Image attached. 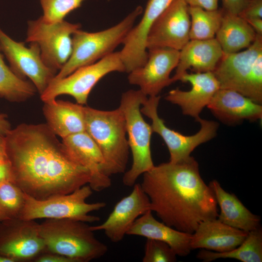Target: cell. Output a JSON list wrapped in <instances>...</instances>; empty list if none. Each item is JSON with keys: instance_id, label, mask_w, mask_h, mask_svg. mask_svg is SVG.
Segmentation results:
<instances>
[{"instance_id": "cell-1", "label": "cell", "mask_w": 262, "mask_h": 262, "mask_svg": "<svg viewBox=\"0 0 262 262\" xmlns=\"http://www.w3.org/2000/svg\"><path fill=\"white\" fill-rule=\"evenodd\" d=\"M14 182L39 200L89 184V171L76 162L46 123H22L5 136Z\"/></svg>"}, {"instance_id": "cell-2", "label": "cell", "mask_w": 262, "mask_h": 262, "mask_svg": "<svg viewBox=\"0 0 262 262\" xmlns=\"http://www.w3.org/2000/svg\"><path fill=\"white\" fill-rule=\"evenodd\" d=\"M143 175L140 184L149 198L150 210L166 225L192 234L201 222L217 217L213 193L193 157L154 165Z\"/></svg>"}, {"instance_id": "cell-3", "label": "cell", "mask_w": 262, "mask_h": 262, "mask_svg": "<svg viewBox=\"0 0 262 262\" xmlns=\"http://www.w3.org/2000/svg\"><path fill=\"white\" fill-rule=\"evenodd\" d=\"M85 131L103 156L102 172L110 177L125 172L129 156L126 121L121 110L111 111L84 106Z\"/></svg>"}, {"instance_id": "cell-4", "label": "cell", "mask_w": 262, "mask_h": 262, "mask_svg": "<svg viewBox=\"0 0 262 262\" xmlns=\"http://www.w3.org/2000/svg\"><path fill=\"white\" fill-rule=\"evenodd\" d=\"M38 228L46 252L66 256L73 262H88L102 257L108 251L107 246L96 237L86 222L46 219Z\"/></svg>"}, {"instance_id": "cell-5", "label": "cell", "mask_w": 262, "mask_h": 262, "mask_svg": "<svg viewBox=\"0 0 262 262\" xmlns=\"http://www.w3.org/2000/svg\"><path fill=\"white\" fill-rule=\"evenodd\" d=\"M142 12V7L138 6L120 22L109 28L94 33L81 29L77 31L72 36L71 55L53 80L63 78L78 68L93 64L113 52L123 43Z\"/></svg>"}, {"instance_id": "cell-6", "label": "cell", "mask_w": 262, "mask_h": 262, "mask_svg": "<svg viewBox=\"0 0 262 262\" xmlns=\"http://www.w3.org/2000/svg\"><path fill=\"white\" fill-rule=\"evenodd\" d=\"M147 98L140 90H129L122 94L119 107L125 117L128 144L132 156L131 167L122 178L123 183L128 187L133 186L139 176L154 166L150 149L152 130L140 111Z\"/></svg>"}, {"instance_id": "cell-7", "label": "cell", "mask_w": 262, "mask_h": 262, "mask_svg": "<svg viewBox=\"0 0 262 262\" xmlns=\"http://www.w3.org/2000/svg\"><path fill=\"white\" fill-rule=\"evenodd\" d=\"M89 185H85L71 193L60 195L45 199H35L26 194L25 204L20 218L34 220L37 219H70L86 223L100 220L90 213L104 208V202L92 203L86 199L93 194Z\"/></svg>"}, {"instance_id": "cell-8", "label": "cell", "mask_w": 262, "mask_h": 262, "mask_svg": "<svg viewBox=\"0 0 262 262\" xmlns=\"http://www.w3.org/2000/svg\"><path fill=\"white\" fill-rule=\"evenodd\" d=\"M113 72H125L119 51L113 52L93 64L79 67L63 78L52 80L40 95V98L44 103L54 100L60 95H68L73 97L77 103L86 104L94 86L105 75Z\"/></svg>"}, {"instance_id": "cell-9", "label": "cell", "mask_w": 262, "mask_h": 262, "mask_svg": "<svg viewBox=\"0 0 262 262\" xmlns=\"http://www.w3.org/2000/svg\"><path fill=\"white\" fill-rule=\"evenodd\" d=\"M81 28L79 23L65 20L47 23L40 16L28 21L25 42L37 44L45 64L57 72L69 59L72 50V36Z\"/></svg>"}, {"instance_id": "cell-10", "label": "cell", "mask_w": 262, "mask_h": 262, "mask_svg": "<svg viewBox=\"0 0 262 262\" xmlns=\"http://www.w3.org/2000/svg\"><path fill=\"white\" fill-rule=\"evenodd\" d=\"M160 100L158 95L149 97L142 105L140 111L151 120L152 131L160 135L165 143L169 152V162L178 163L188 159L197 147L216 136L218 123L200 117L196 121L200 123V129L193 135H185L168 128L158 115Z\"/></svg>"}, {"instance_id": "cell-11", "label": "cell", "mask_w": 262, "mask_h": 262, "mask_svg": "<svg viewBox=\"0 0 262 262\" xmlns=\"http://www.w3.org/2000/svg\"><path fill=\"white\" fill-rule=\"evenodd\" d=\"M262 53V35L257 34L253 43L245 50L223 54L212 72L220 89L236 91L250 99L255 98L254 62Z\"/></svg>"}, {"instance_id": "cell-12", "label": "cell", "mask_w": 262, "mask_h": 262, "mask_svg": "<svg viewBox=\"0 0 262 262\" xmlns=\"http://www.w3.org/2000/svg\"><path fill=\"white\" fill-rule=\"evenodd\" d=\"M0 50L12 70L21 78H29L40 95L57 74L44 62L37 44L30 43V47H26L24 42L14 40L0 28Z\"/></svg>"}, {"instance_id": "cell-13", "label": "cell", "mask_w": 262, "mask_h": 262, "mask_svg": "<svg viewBox=\"0 0 262 262\" xmlns=\"http://www.w3.org/2000/svg\"><path fill=\"white\" fill-rule=\"evenodd\" d=\"M38 225L20 218L0 223V255L14 262H34L45 253Z\"/></svg>"}, {"instance_id": "cell-14", "label": "cell", "mask_w": 262, "mask_h": 262, "mask_svg": "<svg viewBox=\"0 0 262 262\" xmlns=\"http://www.w3.org/2000/svg\"><path fill=\"white\" fill-rule=\"evenodd\" d=\"M188 8L184 0H174L151 26L147 38V49L167 48L181 50L190 40Z\"/></svg>"}, {"instance_id": "cell-15", "label": "cell", "mask_w": 262, "mask_h": 262, "mask_svg": "<svg viewBox=\"0 0 262 262\" xmlns=\"http://www.w3.org/2000/svg\"><path fill=\"white\" fill-rule=\"evenodd\" d=\"M179 56V50L170 48L148 49L145 64L129 73V83L139 86L147 96H158L172 83L170 75L178 64Z\"/></svg>"}, {"instance_id": "cell-16", "label": "cell", "mask_w": 262, "mask_h": 262, "mask_svg": "<svg viewBox=\"0 0 262 262\" xmlns=\"http://www.w3.org/2000/svg\"><path fill=\"white\" fill-rule=\"evenodd\" d=\"M131 193L115 206L107 219L102 224L91 226L94 231L102 230L113 243L120 242L135 220L150 210L148 197L140 183H135Z\"/></svg>"}, {"instance_id": "cell-17", "label": "cell", "mask_w": 262, "mask_h": 262, "mask_svg": "<svg viewBox=\"0 0 262 262\" xmlns=\"http://www.w3.org/2000/svg\"><path fill=\"white\" fill-rule=\"evenodd\" d=\"M179 81L189 82V91L173 89L165 97L166 100L178 105L183 114L197 121L203 109L220 89L219 83L212 72L188 73L185 72Z\"/></svg>"}, {"instance_id": "cell-18", "label": "cell", "mask_w": 262, "mask_h": 262, "mask_svg": "<svg viewBox=\"0 0 262 262\" xmlns=\"http://www.w3.org/2000/svg\"><path fill=\"white\" fill-rule=\"evenodd\" d=\"M62 142L72 157L90 172L88 185L93 191L100 192L111 186L110 177L102 172L104 162L102 154L86 131L64 138Z\"/></svg>"}, {"instance_id": "cell-19", "label": "cell", "mask_w": 262, "mask_h": 262, "mask_svg": "<svg viewBox=\"0 0 262 262\" xmlns=\"http://www.w3.org/2000/svg\"><path fill=\"white\" fill-rule=\"evenodd\" d=\"M207 106L217 118L228 125L262 117V104L232 90L219 89Z\"/></svg>"}, {"instance_id": "cell-20", "label": "cell", "mask_w": 262, "mask_h": 262, "mask_svg": "<svg viewBox=\"0 0 262 262\" xmlns=\"http://www.w3.org/2000/svg\"><path fill=\"white\" fill-rule=\"evenodd\" d=\"M223 54L215 38L190 40L180 50L176 72L171 77L172 83L179 81L188 69H192L195 73L213 72Z\"/></svg>"}, {"instance_id": "cell-21", "label": "cell", "mask_w": 262, "mask_h": 262, "mask_svg": "<svg viewBox=\"0 0 262 262\" xmlns=\"http://www.w3.org/2000/svg\"><path fill=\"white\" fill-rule=\"evenodd\" d=\"M248 232L229 226L217 218L201 222L192 233V249H204L217 252L230 251L239 246Z\"/></svg>"}, {"instance_id": "cell-22", "label": "cell", "mask_w": 262, "mask_h": 262, "mask_svg": "<svg viewBox=\"0 0 262 262\" xmlns=\"http://www.w3.org/2000/svg\"><path fill=\"white\" fill-rule=\"evenodd\" d=\"M149 210L134 221L127 235H136L163 241L180 257L189 255L192 250V234L183 232L157 220Z\"/></svg>"}, {"instance_id": "cell-23", "label": "cell", "mask_w": 262, "mask_h": 262, "mask_svg": "<svg viewBox=\"0 0 262 262\" xmlns=\"http://www.w3.org/2000/svg\"><path fill=\"white\" fill-rule=\"evenodd\" d=\"M208 185L220 209L218 220L246 232L261 228V217L252 213L234 194L226 191L215 180L211 181Z\"/></svg>"}, {"instance_id": "cell-24", "label": "cell", "mask_w": 262, "mask_h": 262, "mask_svg": "<svg viewBox=\"0 0 262 262\" xmlns=\"http://www.w3.org/2000/svg\"><path fill=\"white\" fill-rule=\"evenodd\" d=\"M43 112L49 128L62 139L85 131L82 105L55 99L44 102Z\"/></svg>"}, {"instance_id": "cell-25", "label": "cell", "mask_w": 262, "mask_h": 262, "mask_svg": "<svg viewBox=\"0 0 262 262\" xmlns=\"http://www.w3.org/2000/svg\"><path fill=\"white\" fill-rule=\"evenodd\" d=\"M256 35L244 18L224 10L221 23L215 36L224 53L237 52L247 48Z\"/></svg>"}, {"instance_id": "cell-26", "label": "cell", "mask_w": 262, "mask_h": 262, "mask_svg": "<svg viewBox=\"0 0 262 262\" xmlns=\"http://www.w3.org/2000/svg\"><path fill=\"white\" fill-rule=\"evenodd\" d=\"M196 257L204 262H210L219 259H234L242 262H262V228L248 232L244 241L230 251L217 252L201 249Z\"/></svg>"}, {"instance_id": "cell-27", "label": "cell", "mask_w": 262, "mask_h": 262, "mask_svg": "<svg viewBox=\"0 0 262 262\" xmlns=\"http://www.w3.org/2000/svg\"><path fill=\"white\" fill-rule=\"evenodd\" d=\"M36 92L32 82L17 76L6 65L0 50V98L20 102L31 98Z\"/></svg>"}, {"instance_id": "cell-28", "label": "cell", "mask_w": 262, "mask_h": 262, "mask_svg": "<svg viewBox=\"0 0 262 262\" xmlns=\"http://www.w3.org/2000/svg\"><path fill=\"white\" fill-rule=\"evenodd\" d=\"M190 17V40H206L215 38L221 23L224 9L206 10L189 6Z\"/></svg>"}, {"instance_id": "cell-29", "label": "cell", "mask_w": 262, "mask_h": 262, "mask_svg": "<svg viewBox=\"0 0 262 262\" xmlns=\"http://www.w3.org/2000/svg\"><path fill=\"white\" fill-rule=\"evenodd\" d=\"M26 194L15 183L0 185V223L19 218L23 208Z\"/></svg>"}, {"instance_id": "cell-30", "label": "cell", "mask_w": 262, "mask_h": 262, "mask_svg": "<svg viewBox=\"0 0 262 262\" xmlns=\"http://www.w3.org/2000/svg\"><path fill=\"white\" fill-rule=\"evenodd\" d=\"M85 0H40L43 14L41 16L47 23L64 20L72 11L81 6Z\"/></svg>"}, {"instance_id": "cell-31", "label": "cell", "mask_w": 262, "mask_h": 262, "mask_svg": "<svg viewBox=\"0 0 262 262\" xmlns=\"http://www.w3.org/2000/svg\"><path fill=\"white\" fill-rule=\"evenodd\" d=\"M177 255L165 243L153 239H147L144 247L143 262H175Z\"/></svg>"}, {"instance_id": "cell-32", "label": "cell", "mask_w": 262, "mask_h": 262, "mask_svg": "<svg viewBox=\"0 0 262 262\" xmlns=\"http://www.w3.org/2000/svg\"><path fill=\"white\" fill-rule=\"evenodd\" d=\"M239 16L245 19L262 18V0H249Z\"/></svg>"}, {"instance_id": "cell-33", "label": "cell", "mask_w": 262, "mask_h": 262, "mask_svg": "<svg viewBox=\"0 0 262 262\" xmlns=\"http://www.w3.org/2000/svg\"><path fill=\"white\" fill-rule=\"evenodd\" d=\"M7 182H14V176L11 163L6 156L0 159V185Z\"/></svg>"}, {"instance_id": "cell-34", "label": "cell", "mask_w": 262, "mask_h": 262, "mask_svg": "<svg viewBox=\"0 0 262 262\" xmlns=\"http://www.w3.org/2000/svg\"><path fill=\"white\" fill-rule=\"evenodd\" d=\"M249 0H222L223 9L231 14L239 15Z\"/></svg>"}, {"instance_id": "cell-35", "label": "cell", "mask_w": 262, "mask_h": 262, "mask_svg": "<svg viewBox=\"0 0 262 262\" xmlns=\"http://www.w3.org/2000/svg\"><path fill=\"white\" fill-rule=\"evenodd\" d=\"M189 6L198 7L206 10L218 9L219 0H184Z\"/></svg>"}, {"instance_id": "cell-36", "label": "cell", "mask_w": 262, "mask_h": 262, "mask_svg": "<svg viewBox=\"0 0 262 262\" xmlns=\"http://www.w3.org/2000/svg\"><path fill=\"white\" fill-rule=\"evenodd\" d=\"M35 262H73L70 259L55 253L46 252L37 257Z\"/></svg>"}, {"instance_id": "cell-37", "label": "cell", "mask_w": 262, "mask_h": 262, "mask_svg": "<svg viewBox=\"0 0 262 262\" xmlns=\"http://www.w3.org/2000/svg\"><path fill=\"white\" fill-rule=\"evenodd\" d=\"M11 129L7 115L0 112V136H5Z\"/></svg>"}, {"instance_id": "cell-38", "label": "cell", "mask_w": 262, "mask_h": 262, "mask_svg": "<svg viewBox=\"0 0 262 262\" xmlns=\"http://www.w3.org/2000/svg\"><path fill=\"white\" fill-rule=\"evenodd\" d=\"M245 20L257 34L262 35V18H248Z\"/></svg>"}, {"instance_id": "cell-39", "label": "cell", "mask_w": 262, "mask_h": 262, "mask_svg": "<svg viewBox=\"0 0 262 262\" xmlns=\"http://www.w3.org/2000/svg\"><path fill=\"white\" fill-rule=\"evenodd\" d=\"M7 156L5 136H0V159Z\"/></svg>"}, {"instance_id": "cell-40", "label": "cell", "mask_w": 262, "mask_h": 262, "mask_svg": "<svg viewBox=\"0 0 262 262\" xmlns=\"http://www.w3.org/2000/svg\"><path fill=\"white\" fill-rule=\"evenodd\" d=\"M0 262H14L12 259L0 255Z\"/></svg>"}]
</instances>
